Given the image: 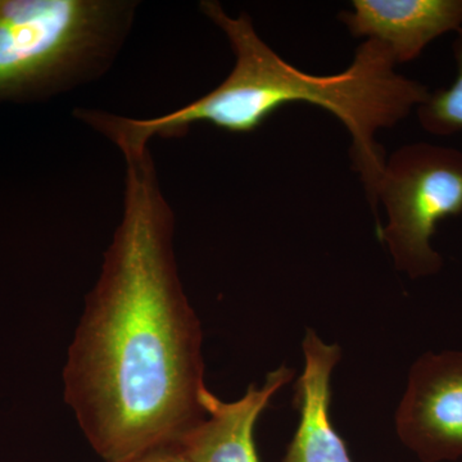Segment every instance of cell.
I'll return each instance as SVG.
<instances>
[{
    "instance_id": "3957f363",
    "label": "cell",
    "mask_w": 462,
    "mask_h": 462,
    "mask_svg": "<svg viewBox=\"0 0 462 462\" xmlns=\"http://www.w3.org/2000/svg\"><path fill=\"white\" fill-rule=\"evenodd\" d=\"M130 0H0V100L50 98L102 78L132 30Z\"/></svg>"
},
{
    "instance_id": "277c9868",
    "label": "cell",
    "mask_w": 462,
    "mask_h": 462,
    "mask_svg": "<svg viewBox=\"0 0 462 462\" xmlns=\"http://www.w3.org/2000/svg\"><path fill=\"white\" fill-rule=\"evenodd\" d=\"M376 197L387 215L379 240L398 272L412 281L442 272L431 239L440 221L462 214V152L430 143L398 148L385 161Z\"/></svg>"
},
{
    "instance_id": "5b68a950",
    "label": "cell",
    "mask_w": 462,
    "mask_h": 462,
    "mask_svg": "<svg viewBox=\"0 0 462 462\" xmlns=\"http://www.w3.org/2000/svg\"><path fill=\"white\" fill-rule=\"evenodd\" d=\"M394 424L402 445L421 462L462 457V351L425 352L416 358Z\"/></svg>"
},
{
    "instance_id": "52a82bcc",
    "label": "cell",
    "mask_w": 462,
    "mask_h": 462,
    "mask_svg": "<svg viewBox=\"0 0 462 462\" xmlns=\"http://www.w3.org/2000/svg\"><path fill=\"white\" fill-rule=\"evenodd\" d=\"M339 20L354 38L373 39L391 51L396 63L421 56L439 36L462 27V0H354Z\"/></svg>"
},
{
    "instance_id": "9c48e42d",
    "label": "cell",
    "mask_w": 462,
    "mask_h": 462,
    "mask_svg": "<svg viewBox=\"0 0 462 462\" xmlns=\"http://www.w3.org/2000/svg\"><path fill=\"white\" fill-rule=\"evenodd\" d=\"M452 42L457 76L451 87L430 93L416 107L419 124L424 132L436 136H449L462 132V27Z\"/></svg>"
},
{
    "instance_id": "6da1fadb",
    "label": "cell",
    "mask_w": 462,
    "mask_h": 462,
    "mask_svg": "<svg viewBox=\"0 0 462 462\" xmlns=\"http://www.w3.org/2000/svg\"><path fill=\"white\" fill-rule=\"evenodd\" d=\"M124 156L123 218L62 374L66 403L106 462L178 446L206 418L203 331L179 278L175 216L149 148Z\"/></svg>"
},
{
    "instance_id": "7a4b0ae2",
    "label": "cell",
    "mask_w": 462,
    "mask_h": 462,
    "mask_svg": "<svg viewBox=\"0 0 462 462\" xmlns=\"http://www.w3.org/2000/svg\"><path fill=\"white\" fill-rule=\"evenodd\" d=\"M200 9L230 42L236 65L229 76L206 96L160 117L129 118L106 112L97 125L98 132L123 153L139 152L154 136L181 138L194 124L252 133L285 106L309 103L329 112L351 134L352 163L378 223L376 193L387 154L376 142V133L403 121L428 98V88L397 74L391 51L378 41L361 42L345 71L311 75L275 53L248 14L231 17L215 0L200 3Z\"/></svg>"
},
{
    "instance_id": "8992f818",
    "label": "cell",
    "mask_w": 462,
    "mask_h": 462,
    "mask_svg": "<svg viewBox=\"0 0 462 462\" xmlns=\"http://www.w3.org/2000/svg\"><path fill=\"white\" fill-rule=\"evenodd\" d=\"M293 376L294 370L282 365L234 402H224L206 388L200 398L206 418L179 440L182 455L189 462H260L254 442L258 419Z\"/></svg>"
},
{
    "instance_id": "ba28073f",
    "label": "cell",
    "mask_w": 462,
    "mask_h": 462,
    "mask_svg": "<svg viewBox=\"0 0 462 462\" xmlns=\"http://www.w3.org/2000/svg\"><path fill=\"white\" fill-rule=\"evenodd\" d=\"M302 351L305 365L294 389L300 422L282 462H354L330 416L331 375L342 348L307 329Z\"/></svg>"
},
{
    "instance_id": "30bf717a",
    "label": "cell",
    "mask_w": 462,
    "mask_h": 462,
    "mask_svg": "<svg viewBox=\"0 0 462 462\" xmlns=\"http://www.w3.org/2000/svg\"><path fill=\"white\" fill-rule=\"evenodd\" d=\"M124 462H189V460L182 455L178 446H170Z\"/></svg>"
}]
</instances>
